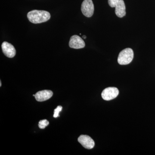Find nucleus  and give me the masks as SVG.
Returning <instances> with one entry per match:
<instances>
[{"instance_id":"obj_11","label":"nucleus","mask_w":155,"mask_h":155,"mask_svg":"<svg viewBox=\"0 0 155 155\" xmlns=\"http://www.w3.org/2000/svg\"><path fill=\"white\" fill-rule=\"evenodd\" d=\"M62 110V107L61 106H58L56 109H55L54 111V118H57L59 116V114Z\"/></svg>"},{"instance_id":"obj_8","label":"nucleus","mask_w":155,"mask_h":155,"mask_svg":"<svg viewBox=\"0 0 155 155\" xmlns=\"http://www.w3.org/2000/svg\"><path fill=\"white\" fill-rule=\"evenodd\" d=\"M53 95V92L50 90H43L36 93L35 94V99L39 102H43L49 99Z\"/></svg>"},{"instance_id":"obj_2","label":"nucleus","mask_w":155,"mask_h":155,"mask_svg":"<svg viewBox=\"0 0 155 155\" xmlns=\"http://www.w3.org/2000/svg\"><path fill=\"white\" fill-rule=\"evenodd\" d=\"M134 58V52L132 49L127 48L119 53L118 62L120 65H125L130 64Z\"/></svg>"},{"instance_id":"obj_12","label":"nucleus","mask_w":155,"mask_h":155,"mask_svg":"<svg viewBox=\"0 0 155 155\" xmlns=\"http://www.w3.org/2000/svg\"><path fill=\"white\" fill-rule=\"evenodd\" d=\"M119 0H108V4L111 8H115Z\"/></svg>"},{"instance_id":"obj_4","label":"nucleus","mask_w":155,"mask_h":155,"mask_svg":"<svg viewBox=\"0 0 155 155\" xmlns=\"http://www.w3.org/2000/svg\"><path fill=\"white\" fill-rule=\"evenodd\" d=\"M119 94V91L118 88L115 87H109L103 91L101 96L103 99L105 101H110L118 96Z\"/></svg>"},{"instance_id":"obj_3","label":"nucleus","mask_w":155,"mask_h":155,"mask_svg":"<svg viewBox=\"0 0 155 155\" xmlns=\"http://www.w3.org/2000/svg\"><path fill=\"white\" fill-rule=\"evenodd\" d=\"M94 5L92 0H84L81 4V11L84 16L91 17L94 12Z\"/></svg>"},{"instance_id":"obj_1","label":"nucleus","mask_w":155,"mask_h":155,"mask_svg":"<svg viewBox=\"0 0 155 155\" xmlns=\"http://www.w3.org/2000/svg\"><path fill=\"white\" fill-rule=\"evenodd\" d=\"M27 18L30 22L38 24L47 22L49 20L51 14L47 11L33 10L28 12Z\"/></svg>"},{"instance_id":"obj_6","label":"nucleus","mask_w":155,"mask_h":155,"mask_svg":"<svg viewBox=\"0 0 155 155\" xmlns=\"http://www.w3.org/2000/svg\"><path fill=\"white\" fill-rule=\"evenodd\" d=\"M2 50L4 54L9 58H13L16 55V51L13 45L8 42H3L2 45Z\"/></svg>"},{"instance_id":"obj_9","label":"nucleus","mask_w":155,"mask_h":155,"mask_svg":"<svg viewBox=\"0 0 155 155\" xmlns=\"http://www.w3.org/2000/svg\"><path fill=\"white\" fill-rule=\"evenodd\" d=\"M115 14L117 17L122 18L126 15L125 5L123 0H119L115 7Z\"/></svg>"},{"instance_id":"obj_13","label":"nucleus","mask_w":155,"mask_h":155,"mask_svg":"<svg viewBox=\"0 0 155 155\" xmlns=\"http://www.w3.org/2000/svg\"><path fill=\"white\" fill-rule=\"evenodd\" d=\"M82 38H83L84 39H86V35H83V36H82Z\"/></svg>"},{"instance_id":"obj_5","label":"nucleus","mask_w":155,"mask_h":155,"mask_svg":"<svg viewBox=\"0 0 155 155\" xmlns=\"http://www.w3.org/2000/svg\"><path fill=\"white\" fill-rule=\"evenodd\" d=\"M85 42L82 38L77 35H74L70 38L69 46L72 48L78 49L85 47Z\"/></svg>"},{"instance_id":"obj_10","label":"nucleus","mask_w":155,"mask_h":155,"mask_svg":"<svg viewBox=\"0 0 155 155\" xmlns=\"http://www.w3.org/2000/svg\"><path fill=\"white\" fill-rule=\"evenodd\" d=\"M49 124V122L46 119L41 120L38 123V127L41 129H44Z\"/></svg>"},{"instance_id":"obj_14","label":"nucleus","mask_w":155,"mask_h":155,"mask_svg":"<svg viewBox=\"0 0 155 155\" xmlns=\"http://www.w3.org/2000/svg\"><path fill=\"white\" fill-rule=\"evenodd\" d=\"M0 86H2V82H1V81H0Z\"/></svg>"},{"instance_id":"obj_7","label":"nucleus","mask_w":155,"mask_h":155,"mask_svg":"<svg viewBox=\"0 0 155 155\" xmlns=\"http://www.w3.org/2000/svg\"><path fill=\"white\" fill-rule=\"evenodd\" d=\"M78 141L84 147L87 149H91L94 147V141L88 135H81L78 137Z\"/></svg>"}]
</instances>
